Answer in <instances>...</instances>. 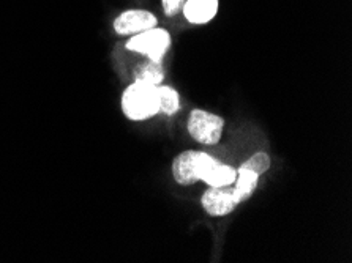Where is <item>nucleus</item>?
Wrapping results in <instances>:
<instances>
[{"mask_svg":"<svg viewBox=\"0 0 352 263\" xmlns=\"http://www.w3.org/2000/svg\"><path fill=\"white\" fill-rule=\"evenodd\" d=\"M173 176L182 186L195 185L196 181H206L209 186H228L236 181L237 170L209 153L188 150L174 159Z\"/></svg>","mask_w":352,"mask_h":263,"instance_id":"f257e3e1","label":"nucleus"},{"mask_svg":"<svg viewBox=\"0 0 352 263\" xmlns=\"http://www.w3.org/2000/svg\"><path fill=\"white\" fill-rule=\"evenodd\" d=\"M170 47V35L168 30L153 27V29L144 30L141 34L131 36L126 43V49L147 56L148 60L162 63L163 57Z\"/></svg>","mask_w":352,"mask_h":263,"instance_id":"20e7f679","label":"nucleus"},{"mask_svg":"<svg viewBox=\"0 0 352 263\" xmlns=\"http://www.w3.org/2000/svg\"><path fill=\"white\" fill-rule=\"evenodd\" d=\"M182 12L191 24H207L218 13V0H186Z\"/></svg>","mask_w":352,"mask_h":263,"instance_id":"6e6552de","label":"nucleus"},{"mask_svg":"<svg viewBox=\"0 0 352 263\" xmlns=\"http://www.w3.org/2000/svg\"><path fill=\"white\" fill-rule=\"evenodd\" d=\"M225 120L220 115L204 109L191 111L188 119V133L196 142L204 145H215L221 139Z\"/></svg>","mask_w":352,"mask_h":263,"instance_id":"39448f33","label":"nucleus"},{"mask_svg":"<svg viewBox=\"0 0 352 263\" xmlns=\"http://www.w3.org/2000/svg\"><path fill=\"white\" fill-rule=\"evenodd\" d=\"M135 78H136V80H141V82L157 85L158 87V85L162 84L164 79V71H163L162 63L148 60L147 63H144V65L136 68Z\"/></svg>","mask_w":352,"mask_h":263,"instance_id":"1a4fd4ad","label":"nucleus"},{"mask_svg":"<svg viewBox=\"0 0 352 263\" xmlns=\"http://www.w3.org/2000/svg\"><path fill=\"white\" fill-rule=\"evenodd\" d=\"M269 169V159L263 153H256L252 158L245 161L237 170V179L232 183L234 197H236L237 203H243L248 201L250 197L258 186L259 176L267 172Z\"/></svg>","mask_w":352,"mask_h":263,"instance_id":"7ed1b4c3","label":"nucleus"},{"mask_svg":"<svg viewBox=\"0 0 352 263\" xmlns=\"http://www.w3.org/2000/svg\"><path fill=\"white\" fill-rule=\"evenodd\" d=\"M122 111L126 119L142 122L160 114V96L157 85L135 80L122 95Z\"/></svg>","mask_w":352,"mask_h":263,"instance_id":"f03ea898","label":"nucleus"},{"mask_svg":"<svg viewBox=\"0 0 352 263\" xmlns=\"http://www.w3.org/2000/svg\"><path fill=\"white\" fill-rule=\"evenodd\" d=\"M185 2H186V0H162L164 14L169 16V18H173V16L179 14L180 12H182Z\"/></svg>","mask_w":352,"mask_h":263,"instance_id":"9b49d317","label":"nucleus"},{"mask_svg":"<svg viewBox=\"0 0 352 263\" xmlns=\"http://www.w3.org/2000/svg\"><path fill=\"white\" fill-rule=\"evenodd\" d=\"M201 203L204 210L210 216H226L232 213L239 205L236 197H234L232 185L228 186H209L201 197Z\"/></svg>","mask_w":352,"mask_h":263,"instance_id":"423d86ee","label":"nucleus"},{"mask_svg":"<svg viewBox=\"0 0 352 263\" xmlns=\"http://www.w3.org/2000/svg\"><path fill=\"white\" fill-rule=\"evenodd\" d=\"M158 19L157 16L147 12V10H126L120 13L114 21L116 34L122 36L125 35H136L144 30L153 29L157 27Z\"/></svg>","mask_w":352,"mask_h":263,"instance_id":"0eeeda50","label":"nucleus"},{"mask_svg":"<svg viewBox=\"0 0 352 263\" xmlns=\"http://www.w3.org/2000/svg\"><path fill=\"white\" fill-rule=\"evenodd\" d=\"M160 96V112H164L166 115H174L180 109V96L169 85H158Z\"/></svg>","mask_w":352,"mask_h":263,"instance_id":"9d476101","label":"nucleus"}]
</instances>
